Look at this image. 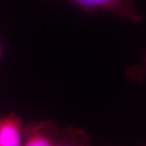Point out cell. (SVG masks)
Wrapping results in <instances>:
<instances>
[{"mask_svg":"<svg viewBox=\"0 0 146 146\" xmlns=\"http://www.w3.org/2000/svg\"><path fill=\"white\" fill-rule=\"evenodd\" d=\"M132 1H134V2H135V0H132Z\"/></svg>","mask_w":146,"mask_h":146,"instance_id":"52a82bcc","label":"cell"},{"mask_svg":"<svg viewBox=\"0 0 146 146\" xmlns=\"http://www.w3.org/2000/svg\"><path fill=\"white\" fill-rule=\"evenodd\" d=\"M1 54H2V50H1V43H0V60H1Z\"/></svg>","mask_w":146,"mask_h":146,"instance_id":"8992f818","label":"cell"},{"mask_svg":"<svg viewBox=\"0 0 146 146\" xmlns=\"http://www.w3.org/2000/svg\"><path fill=\"white\" fill-rule=\"evenodd\" d=\"M25 125L15 113L0 116V146H23Z\"/></svg>","mask_w":146,"mask_h":146,"instance_id":"3957f363","label":"cell"},{"mask_svg":"<svg viewBox=\"0 0 146 146\" xmlns=\"http://www.w3.org/2000/svg\"><path fill=\"white\" fill-rule=\"evenodd\" d=\"M60 131L51 120L26 124L23 146H56Z\"/></svg>","mask_w":146,"mask_h":146,"instance_id":"7a4b0ae2","label":"cell"},{"mask_svg":"<svg viewBox=\"0 0 146 146\" xmlns=\"http://www.w3.org/2000/svg\"><path fill=\"white\" fill-rule=\"evenodd\" d=\"M49 1V0H46ZM88 14L106 12L133 24H140L143 17L132 0H66Z\"/></svg>","mask_w":146,"mask_h":146,"instance_id":"6da1fadb","label":"cell"},{"mask_svg":"<svg viewBox=\"0 0 146 146\" xmlns=\"http://www.w3.org/2000/svg\"><path fill=\"white\" fill-rule=\"evenodd\" d=\"M56 146H91L87 135L74 127L61 129Z\"/></svg>","mask_w":146,"mask_h":146,"instance_id":"277c9868","label":"cell"},{"mask_svg":"<svg viewBox=\"0 0 146 146\" xmlns=\"http://www.w3.org/2000/svg\"><path fill=\"white\" fill-rule=\"evenodd\" d=\"M127 76L131 81L141 83L146 78V50L141 54V59L137 64L132 66L127 70Z\"/></svg>","mask_w":146,"mask_h":146,"instance_id":"5b68a950","label":"cell"}]
</instances>
